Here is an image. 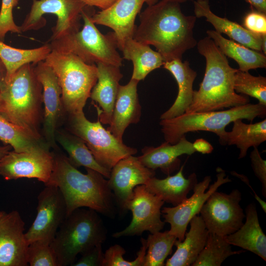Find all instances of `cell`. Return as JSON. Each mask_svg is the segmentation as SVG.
<instances>
[{
    "mask_svg": "<svg viewBox=\"0 0 266 266\" xmlns=\"http://www.w3.org/2000/svg\"><path fill=\"white\" fill-rule=\"evenodd\" d=\"M163 66L175 79L178 92L173 104L161 115V120L173 118L186 111L193 100V83L197 76L187 61L182 62L180 59H174L165 62Z\"/></svg>",
    "mask_w": 266,
    "mask_h": 266,
    "instance_id": "cell-24",
    "label": "cell"
},
{
    "mask_svg": "<svg viewBox=\"0 0 266 266\" xmlns=\"http://www.w3.org/2000/svg\"><path fill=\"white\" fill-rule=\"evenodd\" d=\"M245 213V222L236 232L225 236V238L231 245L252 252L266 261V235L259 223L254 203L247 205Z\"/></svg>",
    "mask_w": 266,
    "mask_h": 266,
    "instance_id": "cell-25",
    "label": "cell"
},
{
    "mask_svg": "<svg viewBox=\"0 0 266 266\" xmlns=\"http://www.w3.org/2000/svg\"><path fill=\"white\" fill-rule=\"evenodd\" d=\"M196 152L193 143L184 135L174 144L165 141L157 147H145L142 150V155L137 158L146 167L153 170L160 168L164 173L169 175L180 167V156L191 155Z\"/></svg>",
    "mask_w": 266,
    "mask_h": 266,
    "instance_id": "cell-23",
    "label": "cell"
},
{
    "mask_svg": "<svg viewBox=\"0 0 266 266\" xmlns=\"http://www.w3.org/2000/svg\"><path fill=\"white\" fill-rule=\"evenodd\" d=\"M250 158L251 166L255 176L262 185V194L266 197V161L264 160L257 147H254Z\"/></svg>",
    "mask_w": 266,
    "mask_h": 266,
    "instance_id": "cell-42",
    "label": "cell"
},
{
    "mask_svg": "<svg viewBox=\"0 0 266 266\" xmlns=\"http://www.w3.org/2000/svg\"><path fill=\"white\" fill-rule=\"evenodd\" d=\"M53 155V169L46 185L59 189L66 204L67 216L77 208L87 207L114 217L118 207L108 180L92 169L86 168V174L81 172L63 154Z\"/></svg>",
    "mask_w": 266,
    "mask_h": 266,
    "instance_id": "cell-2",
    "label": "cell"
},
{
    "mask_svg": "<svg viewBox=\"0 0 266 266\" xmlns=\"http://www.w3.org/2000/svg\"><path fill=\"white\" fill-rule=\"evenodd\" d=\"M243 27L255 33L266 34V14L257 10L248 13L243 19Z\"/></svg>",
    "mask_w": 266,
    "mask_h": 266,
    "instance_id": "cell-40",
    "label": "cell"
},
{
    "mask_svg": "<svg viewBox=\"0 0 266 266\" xmlns=\"http://www.w3.org/2000/svg\"><path fill=\"white\" fill-rule=\"evenodd\" d=\"M36 215L25 233L29 244L36 240L51 243L60 226L67 217L66 204L59 189L45 185L37 197Z\"/></svg>",
    "mask_w": 266,
    "mask_h": 266,
    "instance_id": "cell-13",
    "label": "cell"
},
{
    "mask_svg": "<svg viewBox=\"0 0 266 266\" xmlns=\"http://www.w3.org/2000/svg\"><path fill=\"white\" fill-rule=\"evenodd\" d=\"M102 244H98L82 253L72 266H102L104 259Z\"/></svg>",
    "mask_w": 266,
    "mask_h": 266,
    "instance_id": "cell-41",
    "label": "cell"
},
{
    "mask_svg": "<svg viewBox=\"0 0 266 266\" xmlns=\"http://www.w3.org/2000/svg\"><path fill=\"white\" fill-rule=\"evenodd\" d=\"M177 0H161L139 13V24L133 38L153 45L165 62L182 60L183 54L196 46L194 35L197 17L185 15Z\"/></svg>",
    "mask_w": 266,
    "mask_h": 266,
    "instance_id": "cell-1",
    "label": "cell"
},
{
    "mask_svg": "<svg viewBox=\"0 0 266 266\" xmlns=\"http://www.w3.org/2000/svg\"><path fill=\"white\" fill-rule=\"evenodd\" d=\"M106 234L98 212L87 207L74 210L66 217L50 243L58 266H72L78 254L102 244Z\"/></svg>",
    "mask_w": 266,
    "mask_h": 266,
    "instance_id": "cell-5",
    "label": "cell"
},
{
    "mask_svg": "<svg viewBox=\"0 0 266 266\" xmlns=\"http://www.w3.org/2000/svg\"><path fill=\"white\" fill-rule=\"evenodd\" d=\"M206 33L226 57L233 59L237 63L239 70L248 71L266 67V56L263 53L227 39L215 30H207Z\"/></svg>",
    "mask_w": 266,
    "mask_h": 266,
    "instance_id": "cell-29",
    "label": "cell"
},
{
    "mask_svg": "<svg viewBox=\"0 0 266 266\" xmlns=\"http://www.w3.org/2000/svg\"><path fill=\"white\" fill-rule=\"evenodd\" d=\"M86 6L81 0H33L31 10L20 26L21 32L43 27L46 20L43 15L52 14L57 20L49 40L73 34L80 30L81 13Z\"/></svg>",
    "mask_w": 266,
    "mask_h": 266,
    "instance_id": "cell-10",
    "label": "cell"
},
{
    "mask_svg": "<svg viewBox=\"0 0 266 266\" xmlns=\"http://www.w3.org/2000/svg\"><path fill=\"white\" fill-rule=\"evenodd\" d=\"M53 166L54 157L49 149L10 151L0 160V175L6 180L35 178L46 185Z\"/></svg>",
    "mask_w": 266,
    "mask_h": 266,
    "instance_id": "cell-15",
    "label": "cell"
},
{
    "mask_svg": "<svg viewBox=\"0 0 266 266\" xmlns=\"http://www.w3.org/2000/svg\"><path fill=\"white\" fill-rule=\"evenodd\" d=\"M36 77L42 87L44 112L43 131L46 142L56 148L55 133L63 111L62 89L53 69L44 61L33 64Z\"/></svg>",
    "mask_w": 266,
    "mask_h": 266,
    "instance_id": "cell-16",
    "label": "cell"
},
{
    "mask_svg": "<svg viewBox=\"0 0 266 266\" xmlns=\"http://www.w3.org/2000/svg\"><path fill=\"white\" fill-rule=\"evenodd\" d=\"M266 106L247 103L227 110L207 112H185L177 117L161 119L160 124L166 141L174 144L189 132L207 131L214 133L219 141L224 137L226 127L237 119L252 121L256 117L264 118Z\"/></svg>",
    "mask_w": 266,
    "mask_h": 266,
    "instance_id": "cell-6",
    "label": "cell"
},
{
    "mask_svg": "<svg viewBox=\"0 0 266 266\" xmlns=\"http://www.w3.org/2000/svg\"><path fill=\"white\" fill-rule=\"evenodd\" d=\"M100 123L99 118L95 122L88 120L83 111L68 114V131L82 139L97 162L111 171L120 160L137 151L115 137Z\"/></svg>",
    "mask_w": 266,
    "mask_h": 266,
    "instance_id": "cell-9",
    "label": "cell"
},
{
    "mask_svg": "<svg viewBox=\"0 0 266 266\" xmlns=\"http://www.w3.org/2000/svg\"><path fill=\"white\" fill-rule=\"evenodd\" d=\"M196 46L205 59V69L199 89L194 90L192 102L185 112L220 110L249 103L247 97L234 90L237 69L231 66L227 57L213 40L205 37L197 42Z\"/></svg>",
    "mask_w": 266,
    "mask_h": 266,
    "instance_id": "cell-3",
    "label": "cell"
},
{
    "mask_svg": "<svg viewBox=\"0 0 266 266\" xmlns=\"http://www.w3.org/2000/svg\"><path fill=\"white\" fill-rule=\"evenodd\" d=\"M42 101V85L33 64H27L5 82L0 94V115L43 140L39 133Z\"/></svg>",
    "mask_w": 266,
    "mask_h": 266,
    "instance_id": "cell-4",
    "label": "cell"
},
{
    "mask_svg": "<svg viewBox=\"0 0 266 266\" xmlns=\"http://www.w3.org/2000/svg\"><path fill=\"white\" fill-rule=\"evenodd\" d=\"M45 62L55 73L62 89V100L67 114L83 111L97 82V67L77 56L51 51Z\"/></svg>",
    "mask_w": 266,
    "mask_h": 266,
    "instance_id": "cell-8",
    "label": "cell"
},
{
    "mask_svg": "<svg viewBox=\"0 0 266 266\" xmlns=\"http://www.w3.org/2000/svg\"><path fill=\"white\" fill-rule=\"evenodd\" d=\"M233 123L232 131H226L219 142L222 145H236L239 150L238 159L245 157L250 147H258L266 140V119L254 124L244 123L241 119Z\"/></svg>",
    "mask_w": 266,
    "mask_h": 266,
    "instance_id": "cell-30",
    "label": "cell"
},
{
    "mask_svg": "<svg viewBox=\"0 0 266 266\" xmlns=\"http://www.w3.org/2000/svg\"><path fill=\"white\" fill-rule=\"evenodd\" d=\"M255 10L266 14V0H246Z\"/></svg>",
    "mask_w": 266,
    "mask_h": 266,
    "instance_id": "cell-45",
    "label": "cell"
},
{
    "mask_svg": "<svg viewBox=\"0 0 266 266\" xmlns=\"http://www.w3.org/2000/svg\"><path fill=\"white\" fill-rule=\"evenodd\" d=\"M12 147L9 144L1 145L0 144V160L10 151Z\"/></svg>",
    "mask_w": 266,
    "mask_h": 266,
    "instance_id": "cell-47",
    "label": "cell"
},
{
    "mask_svg": "<svg viewBox=\"0 0 266 266\" xmlns=\"http://www.w3.org/2000/svg\"><path fill=\"white\" fill-rule=\"evenodd\" d=\"M96 66L98 79L90 98L99 105L96 107L100 122L109 124L123 74L120 67L102 63Z\"/></svg>",
    "mask_w": 266,
    "mask_h": 266,
    "instance_id": "cell-20",
    "label": "cell"
},
{
    "mask_svg": "<svg viewBox=\"0 0 266 266\" xmlns=\"http://www.w3.org/2000/svg\"><path fill=\"white\" fill-rule=\"evenodd\" d=\"M19 0H1L0 10V40L3 41L8 32L22 33L20 26L14 20L13 10L19 3Z\"/></svg>",
    "mask_w": 266,
    "mask_h": 266,
    "instance_id": "cell-39",
    "label": "cell"
},
{
    "mask_svg": "<svg viewBox=\"0 0 266 266\" xmlns=\"http://www.w3.org/2000/svg\"><path fill=\"white\" fill-rule=\"evenodd\" d=\"M158 0H116L108 8L94 13L92 20L95 24L113 30L120 50L126 40L133 38L136 27L135 20L143 4L151 5Z\"/></svg>",
    "mask_w": 266,
    "mask_h": 266,
    "instance_id": "cell-19",
    "label": "cell"
},
{
    "mask_svg": "<svg viewBox=\"0 0 266 266\" xmlns=\"http://www.w3.org/2000/svg\"><path fill=\"white\" fill-rule=\"evenodd\" d=\"M193 146L196 151L203 154H210L213 150L212 145L203 138L196 139L193 143Z\"/></svg>",
    "mask_w": 266,
    "mask_h": 266,
    "instance_id": "cell-43",
    "label": "cell"
},
{
    "mask_svg": "<svg viewBox=\"0 0 266 266\" xmlns=\"http://www.w3.org/2000/svg\"><path fill=\"white\" fill-rule=\"evenodd\" d=\"M120 50L123 58L131 61L133 71L131 79L138 81L143 80L152 71L163 66L165 61L157 51L149 45L140 42L133 38L125 41Z\"/></svg>",
    "mask_w": 266,
    "mask_h": 266,
    "instance_id": "cell-28",
    "label": "cell"
},
{
    "mask_svg": "<svg viewBox=\"0 0 266 266\" xmlns=\"http://www.w3.org/2000/svg\"><path fill=\"white\" fill-rule=\"evenodd\" d=\"M193 4L197 18L204 17L217 33L226 34L232 40L262 52L263 41L266 34L254 33L236 22L217 16L211 11L209 0H196L194 1Z\"/></svg>",
    "mask_w": 266,
    "mask_h": 266,
    "instance_id": "cell-22",
    "label": "cell"
},
{
    "mask_svg": "<svg viewBox=\"0 0 266 266\" xmlns=\"http://www.w3.org/2000/svg\"><path fill=\"white\" fill-rule=\"evenodd\" d=\"M27 262L30 266H58L50 243L40 240L29 244Z\"/></svg>",
    "mask_w": 266,
    "mask_h": 266,
    "instance_id": "cell-38",
    "label": "cell"
},
{
    "mask_svg": "<svg viewBox=\"0 0 266 266\" xmlns=\"http://www.w3.org/2000/svg\"><path fill=\"white\" fill-rule=\"evenodd\" d=\"M155 175V170L144 166L137 157L133 155L117 162L110 171L108 181L119 209L126 211V205L132 197L134 188L145 185Z\"/></svg>",
    "mask_w": 266,
    "mask_h": 266,
    "instance_id": "cell-17",
    "label": "cell"
},
{
    "mask_svg": "<svg viewBox=\"0 0 266 266\" xmlns=\"http://www.w3.org/2000/svg\"><path fill=\"white\" fill-rule=\"evenodd\" d=\"M233 251L225 236L208 233L205 245L192 266H220L229 257L245 252Z\"/></svg>",
    "mask_w": 266,
    "mask_h": 266,
    "instance_id": "cell-34",
    "label": "cell"
},
{
    "mask_svg": "<svg viewBox=\"0 0 266 266\" xmlns=\"http://www.w3.org/2000/svg\"><path fill=\"white\" fill-rule=\"evenodd\" d=\"M164 201L150 193L145 185L136 186L131 199L126 205V210L132 213L129 225L123 230L112 234L115 238L140 235L144 231L151 233L162 230L165 222L162 221L161 208Z\"/></svg>",
    "mask_w": 266,
    "mask_h": 266,
    "instance_id": "cell-14",
    "label": "cell"
},
{
    "mask_svg": "<svg viewBox=\"0 0 266 266\" xmlns=\"http://www.w3.org/2000/svg\"><path fill=\"white\" fill-rule=\"evenodd\" d=\"M139 81L131 79L125 85H120L107 130L117 139L123 141L125 131L131 124L140 120L141 108L137 94Z\"/></svg>",
    "mask_w": 266,
    "mask_h": 266,
    "instance_id": "cell-21",
    "label": "cell"
},
{
    "mask_svg": "<svg viewBox=\"0 0 266 266\" xmlns=\"http://www.w3.org/2000/svg\"><path fill=\"white\" fill-rule=\"evenodd\" d=\"M86 5L96 6L101 10L105 9L111 5L116 0H81Z\"/></svg>",
    "mask_w": 266,
    "mask_h": 266,
    "instance_id": "cell-44",
    "label": "cell"
},
{
    "mask_svg": "<svg viewBox=\"0 0 266 266\" xmlns=\"http://www.w3.org/2000/svg\"><path fill=\"white\" fill-rule=\"evenodd\" d=\"M176 237L168 231L148 235L143 266H163L166 257L171 253Z\"/></svg>",
    "mask_w": 266,
    "mask_h": 266,
    "instance_id": "cell-35",
    "label": "cell"
},
{
    "mask_svg": "<svg viewBox=\"0 0 266 266\" xmlns=\"http://www.w3.org/2000/svg\"><path fill=\"white\" fill-rule=\"evenodd\" d=\"M87 5L81 13L84 24L82 30L57 39L49 40L51 51L77 56L88 64L102 63L120 67L123 59L117 49L113 32L101 33L92 20Z\"/></svg>",
    "mask_w": 266,
    "mask_h": 266,
    "instance_id": "cell-7",
    "label": "cell"
},
{
    "mask_svg": "<svg viewBox=\"0 0 266 266\" xmlns=\"http://www.w3.org/2000/svg\"><path fill=\"white\" fill-rule=\"evenodd\" d=\"M184 165L176 174L163 179L150 178L145 185L152 194L158 196L164 202L177 205L187 198V195L198 183L197 176L192 173L185 178L183 174Z\"/></svg>",
    "mask_w": 266,
    "mask_h": 266,
    "instance_id": "cell-27",
    "label": "cell"
},
{
    "mask_svg": "<svg viewBox=\"0 0 266 266\" xmlns=\"http://www.w3.org/2000/svg\"><path fill=\"white\" fill-rule=\"evenodd\" d=\"M217 180L208 188L211 177L206 176L203 180L197 183L193 190L194 193L181 203L172 207H165L161 210L164 222L170 225L169 232L174 235L177 240L183 241L188 225L190 220L199 214L200 210L209 196L222 185L232 181L221 168L216 169Z\"/></svg>",
    "mask_w": 266,
    "mask_h": 266,
    "instance_id": "cell-12",
    "label": "cell"
},
{
    "mask_svg": "<svg viewBox=\"0 0 266 266\" xmlns=\"http://www.w3.org/2000/svg\"><path fill=\"white\" fill-rule=\"evenodd\" d=\"M0 140L16 152L49 149L46 141L38 139L0 115Z\"/></svg>",
    "mask_w": 266,
    "mask_h": 266,
    "instance_id": "cell-33",
    "label": "cell"
},
{
    "mask_svg": "<svg viewBox=\"0 0 266 266\" xmlns=\"http://www.w3.org/2000/svg\"><path fill=\"white\" fill-rule=\"evenodd\" d=\"M4 211H1L0 210V219L1 218V216H2L3 213Z\"/></svg>",
    "mask_w": 266,
    "mask_h": 266,
    "instance_id": "cell-48",
    "label": "cell"
},
{
    "mask_svg": "<svg viewBox=\"0 0 266 266\" xmlns=\"http://www.w3.org/2000/svg\"><path fill=\"white\" fill-rule=\"evenodd\" d=\"M141 246L137 253V257L133 261L123 258L125 249L119 244L110 247L104 253L102 266H143L147 250L146 239L141 238Z\"/></svg>",
    "mask_w": 266,
    "mask_h": 266,
    "instance_id": "cell-37",
    "label": "cell"
},
{
    "mask_svg": "<svg viewBox=\"0 0 266 266\" xmlns=\"http://www.w3.org/2000/svg\"><path fill=\"white\" fill-rule=\"evenodd\" d=\"M190 228L183 241L176 239V250L167 260L166 266H190L196 260L204 247L208 231L201 216H195L189 222Z\"/></svg>",
    "mask_w": 266,
    "mask_h": 266,
    "instance_id": "cell-26",
    "label": "cell"
},
{
    "mask_svg": "<svg viewBox=\"0 0 266 266\" xmlns=\"http://www.w3.org/2000/svg\"><path fill=\"white\" fill-rule=\"evenodd\" d=\"M178 0L181 3H183V2H186L188 0Z\"/></svg>",
    "mask_w": 266,
    "mask_h": 266,
    "instance_id": "cell-49",
    "label": "cell"
},
{
    "mask_svg": "<svg viewBox=\"0 0 266 266\" xmlns=\"http://www.w3.org/2000/svg\"><path fill=\"white\" fill-rule=\"evenodd\" d=\"M19 212H4L0 219V266H27L29 244Z\"/></svg>",
    "mask_w": 266,
    "mask_h": 266,
    "instance_id": "cell-18",
    "label": "cell"
},
{
    "mask_svg": "<svg viewBox=\"0 0 266 266\" xmlns=\"http://www.w3.org/2000/svg\"><path fill=\"white\" fill-rule=\"evenodd\" d=\"M6 69L0 59V94L5 82Z\"/></svg>",
    "mask_w": 266,
    "mask_h": 266,
    "instance_id": "cell-46",
    "label": "cell"
},
{
    "mask_svg": "<svg viewBox=\"0 0 266 266\" xmlns=\"http://www.w3.org/2000/svg\"><path fill=\"white\" fill-rule=\"evenodd\" d=\"M51 52L48 43L38 48L24 49L11 47L0 40V59L6 69L5 82L23 66L44 61Z\"/></svg>",
    "mask_w": 266,
    "mask_h": 266,
    "instance_id": "cell-32",
    "label": "cell"
},
{
    "mask_svg": "<svg viewBox=\"0 0 266 266\" xmlns=\"http://www.w3.org/2000/svg\"><path fill=\"white\" fill-rule=\"evenodd\" d=\"M241 200L238 189L229 194L214 191L200 212L208 232L225 236L238 230L245 218L239 204Z\"/></svg>",
    "mask_w": 266,
    "mask_h": 266,
    "instance_id": "cell-11",
    "label": "cell"
},
{
    "mask_svg": "<svg viewBox=\"0 0 266 266\" xmlns=\"http://www.w3.org/2000/svg\"><path fill=\"white\" fill-rule=\"evenodd\" d=\"M55 139L68 155V159L75 167L83 166L96 170L109 178L110 171L101 166L96 160L84 140L64 131H56Z\"/></svg>",
    "mask_w": 266,
    "mask_h": 266,
    "instance_id": "cell-31",
    "label": "cell"
},
{
    "mask_svg": "<svg viewBox=\"0 0 266 266\" xmlns=\"http://www.w3.org/2000/svg\"><path fill=\"white\" fill-rule=\"evenodd\" d=\"M234 90L241 93L257 99L259 103L266 106V77L255 76L248 71L237 69L234 74Z\"/></svg>",
    "mask_w": 266,
    "mask_h": 266,
    "instance_id": "cell-36",
    "label": "cell"
}]
</instances>
